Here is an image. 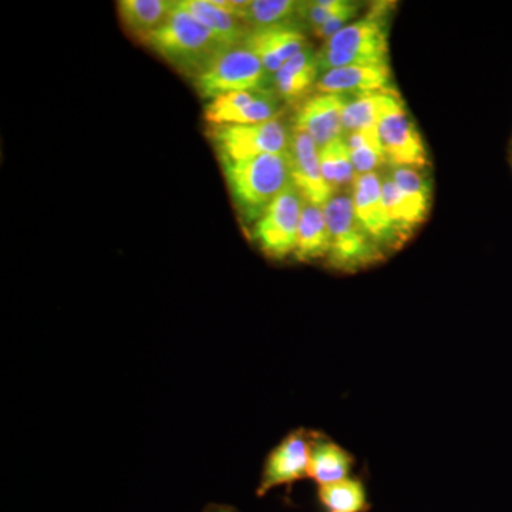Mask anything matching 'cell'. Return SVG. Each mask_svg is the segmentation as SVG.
Listing matches in <instances>:
<instances>
[{
	"instance_id": "1",
	"label": "cell",
	"mask_w": 512,
	"mask_h": 512,
	"mask_svg": "<svg viewBox=\"0 0 512 512\" xmlns=\"http://www.w3.org/2000/svg\"><path fill=\"white\" fill-rule=\"evenodd\" d=\"M232 200L242 220L256 224L262 214L292 184L289 150L279 154L221 163Z\"/></svg>"
},
{
	"instance_id": "2",
	"label": "cell",
	"mask_w": 512,
	"mask_h": 512,
	"mask_svg": "<svg viewBox=\"0 0 512 512\" xmlns=\"http://www.w3.org/2000/svg\"><path fill=\"white\" fill-rule=\"evenodd\" d=\"M141 42L192 80L200 76L215 57L228 50L194 16L181 9L178 2L164 25L143 37Z\"/></svg>"
},
{
	"instance_id": "3",
	"label": "cell",
	"mask_w": 512,
	"mask_h": 512,
	"mask_svg": "<svg viewBox=\"0 0 512 512\" xmlns=\"http://www.w3.org/2000/svg\"><path fill=\"white\" fill-rule=\"evenodd\" d=\"M320 72L360 64L389 63V26L386 8L376 6L330 37L318 52Z\"/></svg>"
},
{
	"instance_id": "4",
	"label": "cell",
	"mask_w": 512,
	"mask_h": 512,
	"mask_svg": "<svg viewBox=\"0 0 512 512\" xmlns=\"http://www.w3.org/2000/svg\"><path fill=\"white\" fill-rule=\"evenodd\" d=\"M323 211L329 228L330 245L326 264L330 268L353 274L382 261L384 252L357 221L349 192L333 195Z\"/></svg>"
},
{
	"instance_id": "5",
	"label": "cell",
	"mask_w": 512,
	"mask_h": 512,
	"mask_svg": "<svg viewBox=\"0 0 512 512\" xmlns=\"http://www.w3.org/2000/svg\"><path fill=\"white\" fill-rule=\"evenodd\" d=\"M271 79L258 57L239 46L224 50L192 82L202 99L214 100L229 93L272 87L269 86Z\"/></svg>"
},
{
	"instance_id": "6",
	"label": "cell",
	"mask_w": 512,
	"mask_h": 512,
	"mask_svg": "<svg viewBox=\"0 0 512 512\" xmlns=\"http://www.w3.org/2000/svg\"><path fill=\"white\" fill-rule=\"evenodd\" d=\"M208 131L221 163L285 153L289 150L292 133L281 116L247 126H214Z\"/></svg>"
},
{
	"instance_id": "7",
	"label": "cell",
	"mask_w": 512,
	"mask_h": 512,
	"mask_svg": "<svg viewBox=\"0 0 512 512\" xmlns=\"http://www.w3.org/2000/svg\"><path fill=\"white\" fill-rule=\"evenodd\" d=\"M377 130L389 165L419 170H424L429 165V154L423 137L396 89L390 93Z\"/></svg>"
},
{
	"instance_id": "8",
	"label": "cell",
	"mask_w": 512,
	"mask_h": 512,
	"mask_svg": "<svg viewBox=\"0 0 512 512\" xmlns=\"http://www.w3.org/2000/svg\"><path fill=\"white\" fill-rule=\"evenodd\" d=\"M303 197L291 184L254 225V238L262 254L275 261L293 256L298 238Z\"/></svg>"
},
{
	"instance_id": "9",
	"label": "cell",
	"mask_w": 512,
	"mask_h": 512,
	"mask_svg": "<svg viewBox=\"0 0 512 512\" xmlns=\"http://www.w3.org/2000/svg\"><path fill=\"white\" fill-rule=\"evenodd\" d=\"M350 195L357 221L384 254L403 244L384 207L380 173L357 175Z\"/></svg>"
},
{
	"instance_id": "10",
	"label": "cell",
	"mask_w": 512,
	"mask_h": 512,
	"mask_svg": "<svg viewBox=\"0 0 512 512\" xmlns=\"http://www.w3.org/2000/svg\"><path fill=\"white\" fill-rule=\"evenodd\" d=\"M313 437V431H292L269 453L256 490L258 497H264L276 487L308 477Z\"/></svg>"
},
{
	"instance_id": "11",
	"label": "cell",
	"mask_w": 512,
	"mask_h": 512,
	"mask_svg": "<svg viewBox=\"0 0 512 512\" xmlns=\"http://www.w3.org/2000/svg\"><path fill=\"white\" fill-rule=\"evenodd\" d=\"M291 131L289 157L292 184L301 192L303 200L316 207L325 208L335 192L323 177L319 163V148L311 137L301 131Z\"/></svg>"
},
{
	"instance_id": "12",
	"label": "cell",
	"mask_w": 512,
	"mask_h": 512,
	"mask_svg": "<svg viewBox=\"0 0 512 512\" xmlns=\"http://www.w3.org/2000/svg\"><path fill=\"white\" fill-rule=\"evenodd\" d=\"M348 99L338 94H313L296 109L292 130L311 137L318 148L326 146L345 134L342 116Z\"/></svg>"
},
{
	"instance_id": "13",
	"label": "cell",
	"mask_w": 512,
	"mask_h": 512,
	"mask_svg": "<svg viewBox=\"0 0 512 512\" xmlns=\"http://www.w3.org/2000/svg\"><path fill=\"white\" fill-rule=\"evenodd\" d=\"M308 45L302 25L299 23L251 29L247 39L242 43L245 49L258 57L272 79L289 59L298 55Z\"/></svg>"
},
{
	"instance_id": "14",
	"label": "cell",
	"mask_w": 512,
	"mask_h": 512,
	"mask_svg": "<svg viewBox=\"0 0 512 512\" xmlns=\"http://www.w3.org/2000/svg\"><path fill=\"white\" fill-rule=\"evenodd\" d=\"M390 87L393 84L392 67L389 63L360 64L323 73L316 86V93L352 97L382 92Z\"/></svg>"
},
{
	"instance_id": "15",
	"label": "cell",
	"mask_w": 512,
	"mask_h": 512,
	"mask_svg": "<svg viewBox=\"0 0 512 512\" xmlns=\"http://www.w3.org/2000/svg\"><path fill=\"white\" fill-rule=\"evenodd\" d=\"M320 76L318 52L308 45L275 74L274 89L279 99L289 106H301L315 94Z\"/></svg>"
},
{
	"instance_id": "16",
	"label": "cell",
	"mask_w": 512,
	"mask_h": 512,
	"mask_svg": "<svg viewBox=\"0 0 512 512\" xmlns=\"http://www.w3.org/2000/svg\"><path fill=\"white\" fill-rule=\"evenodd\" d=\"M178 6L194 16L225 49L242 46L251 32L242 20L217 8L211 0H183Z\"/></svg>"
},
{
	"instance_id": "17",
	"label": "cell",
	"mask_w": 512,
	"mask_h": 512,
	"mask_svg": "<svg viewBox=\"0 0 512 512\" xmlns=\"http://www.w3.org/2000/svg\"><path fill=\"white\" fill-rule=\"evenodd\" d=\"M353 460L352 454L338 443L326 439L322 434L313 437L311 460H309L308 478L316 484L338 483L350 477Z\"/></svg>"
},
{
	"instance_id": "18",
	"label": "cell",
	"mask_w": 512,
	"mask_h": 512,
	"mask_svg": "<svg viewBox=\"0 0 512 512\" xmlns=\"http://www.w3.org/2000/svg\"><path fill=\"white\" fill-rule=\"evenodd\" d=\"M329 245V228L325 211L309 202H303L293 258L299 262H315L320 259L326 261Z\"/></svg>"
},
{
	"instance_id": "19",
	"label": "cell",
	"mask_w": 512,
	"mask_h": 512,
	"mask_svg": "<svg viewBox=\"0 0 512 512\" xmlns=\"http://www.w3.org/2000/svg\"><path fill=\"white\" fill-rule=\"evenodd\" d=\"M174 6L175 2L167 0H121L117 3L121 23L138 40L161 28Z\"/></svg>"
},
{
	"instance_id": "20",
	"label": "cell",
	"mask_w": 512,
	"mask_h": 512,
	"mask_svg": "<svg viewBox=\"0 0 512 512\" xmlns=\"http://www.w3.org/2000/svg\"><path fill=\"white\" fill-rule=\"evenodd\" d=\"M319 163L326 183L335 194L352 190L357 175L345 134L319 148Z\"/></svg>"
},
{
	"instance_id": "21",
	"label": "cell",
	"mask_w": 512,
	"mask_h": 512,
	"mask_svg": "<svg viewBox=\"0 0 512 512\" xmlns=\"http://www.w3.org/2000/svg\"><path fill=\"white\" fill-rule=\"evenodd\" d=\"M394 87L382 90V92L359 94L349 97L343 109L342 124L343 131L365 130V128L377 127L384 106L389 100L390 93Z\"/></svg>"
},
{
	"instance_id": "22",
	"label": "cell",
	"mask_w": 512,
	"mask_h": 512,
	"mask_svg": "<svg viewBox=\"0 0 512 512\" xmlns=\"http://www.w3.org/2000/svg\"><path fill=\"white\" fill-rule=\"evenodd\" d=\"M382 192L384 207H386L390 222L404 242L409 235L413 234L414 229L423 224L427 215L417 210L412 202L404 198L389 173L382 177Z\"/></svg>"
},
{
	"instance_id": "23",
	"label": "cell",
	"mask_w": 512,
	"mask_h": 512,
	"mask_svg": "<svg viewBox=\"0 0 512 512\" xmlns=\"http://www.w3.org/2000/svg\"><path fill=\"white\" fill-rule=\"evenodd\" d=\"M299 10L301 2L295 0H249L242 22L251 29L274 28L292 23L301 25Z\"/></svg>"
},
{
	"instance_id": "24",
	"label": "cell",
	"mask_w": 512,
	"mask_h": 512,
	"mask_svg": "<svg viewBox=\"0 0 512 512\" xmlns=\"http://www.w3.org/2000/svg\"><path fill=\"white\" fill-rule=\"evenodd\" d=\"M345 138L356 175L379 173V168L389 165L377 127L346 133Z\"/></svg>"
},
{
	"instance_id": "25",
	"label": "cell",
	"mask_w": 512,
	"mask_h": 512,
	"mask_svg": "<svg viewBox=\"0 0 512 512\" xmlns=\"http://www.w3.org/2000/svg\"><path fill=\"white\" fill-rule=\"evenodd\" d=\"M319 501L329 512H366L369 510L365 485L348 477L338 483L320 485Z\"/></svg>"
},
{
	"instance_id": "26",
	"label": "cell",
	"mask_w": 512,
	"mask_h": 512,
	"mask_svg": "<svg viewBox=\"0 0 512 512\" xmlns=\"http://www.w3.org/2000/svg\"><path fill=\"white\" fill-rule=\"evenodd\" d=\"M389 168L390 177L404 198L412 202L417 210L429 215L431 202L429 177L419 168L397 167V165H390Z\"/></svg>"
},
{
	"instance_id": "27",
	"label": "cell",
	"mask_w": 512,
	"mask_h": 512,
	"mask_svg": "<svg viewBox=\"0 0 512 512\" xmlns=\"http://www.w3.org/2000/svg\"><path fill=\"white\" fill-rule=\"evenodd\" d=\"M208 512H235V511L231 510V508L218 507V508H212V510H210Z\"/></svg>"
}]
</instances>
